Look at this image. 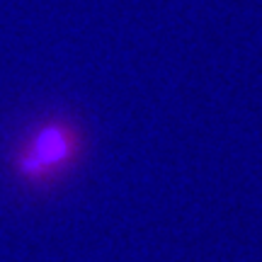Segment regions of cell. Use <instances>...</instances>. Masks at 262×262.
I'll return each instance as SVG.
<instances>
[{"label": "cell", "instance_id": "1", "mask_svg": "<svg viewBox=\"0 0 262 262\" xmlns=\"http://www.w3.org/2000/svg\"><path fill=\"white\" fill-rule=\"evenodd\" d=\"M85 153V136L68 119H47L37 124L10 158L12 172L29 187H49L66 178Z\"/></svg>", "mask_w": 262, "mask_h": 262}]
</instances>
